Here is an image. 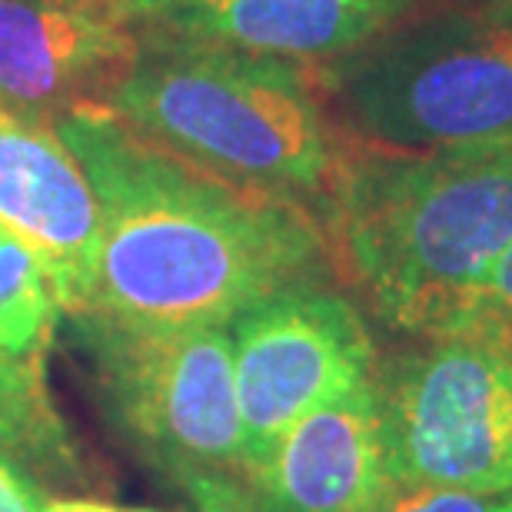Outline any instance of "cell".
<instances>
[{
    "mask_svg": "<svg viewBox=\"0 0 512 512\" xmlns=\"http://www.w3.org/2000/svg\"><path fill=\"white\" fill-rule=\"evenodd\" d=\"M100 4H110V7H120V10H124V17H127V7H130V4H137V0H100Z\"/></svg>",
    "mask_w": 512,
    "mask_h": 512,
    "instance_id": "obj_18",
    "label": "cell"
},
{
    "mask_svg": "<svg viewBox=\"0 0 512 512\" xmlns=\"http://www.w3.org/2000/svg\"><path fill=\"white\" fill-rule=\"evenodd\" d=\"M54 127L100 203L90 316L227 326L276 290L320 276L330 250L306 203L197 167L110 104H80Z\"/></svg>",
    "mask_w": 512,
    "mask_h": 512,
    "instance_id": "obj_1",
    "label": "cell"
},
{
    "mask_svg": "<svg viewBox=\"0 0 512 512\" xmlns=\"http://www.w3.org/2000/svg\"><path fill=\"white\" fill-rule=\"evenodd\" d=\"M503 512H512V499H509V503H506V509Z\"/></svg>",
    "mask_w": 512,
    "mask_h": 512,
    "instance_id": "obj_20",
    "label": "cell"
},
{
    "mask_svg": "<svg viewBox=\"0 0 512 512\" xmlns=\"http://www.w3.org/2000/svg\"><path fill=\"white\" fill-rule=\"evenodd\" d=\"M453 336L466 340H486L512 350V243L489 270L486 283L479 286L469 310Z\"/></svg>",
    "mask_w": 512,
    "mask_h": 512,
    "instance_id": "obj_14",
    "label": "cell"
},
{
    "mask_svg": "<svg viewBox=\"0 0 512 512\" xmlns=\"http://www.w3.org/2000/svg\"><path fill=\"white\" fill-rule=\"evenodd\" d=\"M57 313L44 266L0 223V353L47 356Z\"/></svg>",
    "mask_w": 512,
    "mask_h": 512,
    "instance_id": "obj_13",
    "label": "cell"
},
{
    "mask_svg": "<svg viewBox=\"0 0 512 512\" xmlns=\"http://www.w3.org/2000/svg\"><path fill=\"white\" fill-rule=\"evenodd\" d=\"M509 496H479L463 489H436V486H399L389 499L386 512H503Z\"/></svg>",
    "mask_w": 512,
    "mask_h": 512,
    "instance_id": "obj_15",
    "label": "cell"
},
{
    "mask_svg": "<svg viewBox=\"0 0 512 512\" xmlns=\"http://www.w3.org/2000/svg\"><path fill=\"white\" fill-rule=\"evenodd\" d=\"M323 217L326 250L386 326L453 336L512 243V140L383 150L343 137Z\"/></svg>",
    "mask_w": 512,
    "mask_h": 512,
    "instance_id": "obj_2",
    "label": "cell"
},
{
    "mask_svg": "<svg viewBox=\"0 0 512 512\" xmlns=\"http://www.w3.org/2000/svg\"><path fill=\"white\" fill-rule=\"evenodd\" d=\"M0 453L47 476H74L77 453L50 403L44 356L0 353Z\"/></svg>",
    "mask_w": 512,
    "mask_h": 512,
    "instance_id": "obj_12",
    "label": "cell"
},
{
    "mask_svg": "<svg viewBox=\"0 0 512 512\" xmlns=\"http://www.w3.org/2000/svg\"><path fill=\"white\" fill-rule=\"evenodd\" d=\"M396 489L376 376L303 416L253 466L256 512H386Z\"/></svg>",
    "mask_w": 512,
    "mask_h": 512,
    "instance_id": "obj_10",
    "label": "cell"
},
{
    "mask_svg": "<svg viewBox=\"0 0 512 512\" xmlns=\"http://www.w3.org/2000/svg\"><path fill=\"white\" fill-rule=\"evenodd\" d=\"M416 7L419 0H137L127 20L140 34L323 67L403 24Z\"/></svg>",
    "mask_w": 512,
    "mask_h": 512,
    "instance_id": "obj_11",
    "label": "cell"
},
{
    "mask_svg": "<svg viewBox=\"0 0 512 512\" xmlns=\"http://www.w3.org/2000/svg\"><path fill=\"white\" fill-rule=\"evenodd\" d=\"M140 57V34L100 0H0V110L30 120L110 104Z\"/></svg>",
    "mask_w": 512,
    "mask_h": 512,
    "instance_id": "obj_8",
    "label": "cell"
},
{
    "mask_svg": "<svg viewBox=\"0 0 512 512\" xmlns=\"http://www.w3.org/2000/svg\"><path fill=\"white\" fill-rule=\"evenodd\" d=\"M44 512H114V506L97 499H50Z\"/></svg>",
    "mask_w": 512,
    "mask_h": 512,
    "instance_id": "obj_17",
    "label": "cell"
},
{
    "mask_svg": "<svg viewBox=\"0 0 512 512\" xmlns=\"http://www.w3.org/2000/svg\"><path fill=\"white\" fill-rule=\"evenodd\" d=\"M399 486L512 493V350L443 336L376 373Z\"/></svg>",
    "mask_w": 512,
    "mask_h": 512,
    "instance_id": "obj_6",
    "label": "cell"
},
{
    "mask_svg": "<svg viewBox=\"0 0 512 512\" xmlns=\"http://www.w3.org/2000/svg\"><path fill=\"white\" fill-rule=\"evenodd\" d=\"M47 499L14 459L0 453V512H44Z\"/></svg>",
    "mask_w": 512,
    "mask_h": 512,
    "instance_id": "obj_16",
    "label": "cell"
},
{
    "mask_svg": "<svg viewBox=\"0 0 512 512\" xmlns=\"http://www.w3.org/2000/svg\"><path fill=\"white\" fill-rule=\"evenodd\" d=\"M310 70L333 127L366 147L512 140V0L406 17Z\"/></svg>",
    "mask_w": 512,
    "mask_h": 512,
    "instance_id": "obj_4",
    "label": "cell"
},
{
    "mask_svg": "<svg viewBox=\"0 0 512 512\" xmlns=\"http://www.w3.org/2000/svg\"><path fill=\"white\" fill-rule=\"evenodd\" d=\"M110 107L197 167L296 203H326L343 157L310 67L207 40L140 34Z\"/></svg>",
    "mask_w": 512,
    "mask_h": 512,
    "instance_id": "obj_3",
    "label": "cell"
},
{
    "mask_svg": "<svg viewBox=\"0 0 512 512\" xmlns=\"http://www.w3.org/2000/svg\"><path fill=\"white\" fill-rule=\"evenodd\" d=\"M114 512H150V509H114Z\"/></svg>",
    "mask_w": 512,
    "mask_h": 512,
    "instance_id": "obj_19",
    "label": "cell"
},
{
    "mask_svg": "<svg viewBox=\"0 0 512 512\" xmlns=\"http://www.w3.org/2000/svg\"><path fill=\"white\" fill-rule=\"evenodd\" d=\"M120 429L200 512H256L227 326L70 316Z\"/></svg>",
    "mask_w": 512,
    "mask_h": 512,
    "instance_id": "obj_5",
    "label": "cell"
},
{
    "mask_svg": "<svg viewBox=\"0 0 512 512\" xmlns=\"http://www.w3.org/2000/svg\"><path fill=\"white\" fill-rule=\"evenodd\" d=\"M233 373L250 479L286 429L376 376V346L346 296L293 283L233 320Z\"/></svg>",
    "mask_w": 512,
    "mask_h": 512,
    "instance_id": "obj_7",
    "label": "cell"
},
{
    "mask_svg": "<svg viewBox=\"0 0 512 512\" xmlns=\"http://www.w3.org/2000/svg\"><path fill=\"white\" fill-rule=\"evenodd\" d=\"M0 223L40 260L60 310L84 316L97 286L100 203L47 120L0 110Z\"/></svg>",
    "mask_w": 512,
    "mask_h": 512,
    "instance_id": "obj_9",
    "label": "cell"
}]
</instances>
